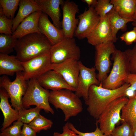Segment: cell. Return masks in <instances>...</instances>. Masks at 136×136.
Returning a JSON list of instances; mask_svg holds the SVG:
<instances>
[{
	"label": "cell",
	"instance_id": "6da1fadb",
	"mask_svg": "<svg viewBox=\"0 0 136 136\" xmlns=\"http://www.w3.org/2000/svg\"><path fill=\"white\" fill-rule=\"evenodd\" d=\"M130 85L125 83L119 88L111 90L103 88L102 82L98 85L91 86L89 88L85 103L87 111L92 117L97 120L107 105L115 99L125 96V92Z\"/></svg>",
	"mask_w": 136,
	"mask_h": 136
},
{
	"label": "cell",
	"instance_id": "7a4b0ae2",
	"mask_svg": "<svg viewBox=\"0 0 136 136\" xmlns=\"http://www.w3.org/2000/svg\"><path fill=\"white\" fill-rule=\"evenodd\" d=\"M52 44L43 34L34 33L17 39L14 48L16 56L22 62L50 52Z\"/></svg>",
	"mask_w": 136,
	"mask_h": 136
},
{
	"label": "cell",
	"instance_id": "3957f363",
	"mask_svg": "<svg viewBox=\"0 0 136 136\" xmlns=\"http://www.w3.org/2000/svg\"><path fill=\"white\" fill-rule=\"evenodd\" d=\"M111 59L113 61L112 68L109 75L102 82L105 88L114 90L120 87L130 73V62L125 52L116 49L112 54Z\"/></svg>",
	"mask_w": 136,
	"mask_h": 136
},
{
	"label": "cell",
	"instance_id": "277c9868",
	"mask_svg": "<svg viewBox=\"0 0 136 136\" xmlns=\"http://www.w3.org/2000/svg\"><path fill=\"white\" fill-rule=\"evenodd\" d=\"M79 98L73 91L64 89L50 91L49 101L56 109L62 110L64 121H66L82 111V104Z\"/></svg>",
	"mask_w": 136,
	"mask_h": 136
},
{
	"label": "cell",
	"instance_id": "5b68a950",
	"mask_svg": "<svg viewBox=\"0 0 136 136\" xmlns=\"http://www.w3.org/2000/svg\"><path fill=\"white\" fill-rule=\"evenodd\" d=\"M50 92L40 85L37 79H30L28 82L26 91L22 98L23 108L28 109L31 106L35 105L46 113L54 114V112L49 101Z\"/></svg>",
	"mask_w": 136,
	"mask_h": 136
},
{
	"label": "cell",
	"instance_id": "8992f818",
	"mask_svg": "<svg viewBox=\"0 0 136 136\" xmlns=\"http://www.w3.org/2000/svg\"><path fill=\"white\" fill-rule=\"evenodd\" d=\"M128 100V98L124 96L114 100L107 105L96 120L99 128L105 135H110L116 124L121 121L120 113Z\"/></svg>",
	"mask_w": 136,
	"mask_h": 136
},
{
	"label": "cell",
	"instance_id": "52a82bcc",
	"mask_svg": "<svg viewBox=\"0 0 136 136\" xmlns=\"http://www.w3.org/2000/svg\"><path fill=\"white\" fill-rule=\"evenodd\" d=\"M15 80L11 81L6 75L0 78V87L4 89L10 98L11 106L19 111L24 109L22 98L26 91L28 82L24 79L22 72L16 73Z\"/></svg>",
	"mask_w": 136,
	"mask_h": 136
},
{
	"label": "cell",
	"instance_id": "ba28073f",
	"mask_svg": "<svg viewBox=\"0 0 136 136\" xmlns=\"http://www.w3.org/2000/svg\"><path fill=\"white\" fill-rule=\"evenodd\" d=\"M50 53L52 63L58 64L69 59L79 60L81 51L74 38H64L57 43L52 45Z\"/></svg>",
	"mask_w": 136,
	"mask_h": 136
},
{
	"label": "cell",
	"instance_id": "9c48e42d",
	"mask_svg": "<svg viewBox=\"0 0 136 136\" xmlns=\"http://www.w3.org/2000/svg\"><path fill=\"white\" fill-rule=\"evenodd\" d=\"M114 43H105L95 46V67L98 71L97 78L100 82L106 79L110 72L111 64L110 56L116 49Z\"/></svg>",
	"mask_w": 136,
	"mask_h": 136
},
{
	"label": "cell",
	"instance_id": "30bf717a",
	"mask_svg": "<svg viewBox=\"0 0 136 136\" xmlns=\"http://www.w3.org/2000/svg\"><path fill=\"white\" fill-rule=\"evenodd\" d=\"M22 63L24 69L22 74L26 81L37 78L51 70L52 64L50 52L22 62Z\"/></svg>",
	"mask_w": 136,
	"mask_h": 136
},
{
	"label": "cell",
	"instance_id": "8fae6325",
	"mask_svg": "<svg viewBox=\"0 0 136 136\" xmlns=\"http://www.w3.org/2000/svg\"><path fill=\"white\" fill-rule=\"evenodd\" d=\"M62 11L61 28L64 38H72L79 22L76 15L79 11L78 5L74 2L63 1L61 5Z\"/></svg>",
	"mask_w": 136,
	"mask_h": 136
},
{
	"label": "cell",
	"instance_id": "7c38bea8",
	"mask_svg": "<svg viewBox=\"0 0 136 136\" xmlns=\"http://www.w3.org/2000/svg\"><path fill=\"white\" fill-rule=\"evenodd\" d=\"M78 17L79 22L74 36L79 39L87 38L99 23L100 17L94 8L91 6L80 14Z\"/></svg>",
	"mask_w": 136,
	"mask_h": 136
},
{
	"label": "cell",
	"instance_id": "4fadbf2b",
	"mask_svg": "<svg viewBox=\"0 0 136 136\" xmlns=\"http://www.w3.org/2000/svg\"><path fill=\"white\" fill-rule=\"evenodd\" d=\"M79 63V73L75 93L79 97H82L85 102L90 87L94 84L98 85L100 82L96 77L95 67H87L80 61Z\"/></svg>",
	"mask_w": 136,
	"mask_h": 136
},
{
	"label": "cell",
	"instance_id": "5bb4252c",
	"mask_svg": "<svg viewBox=\"0 0 136 136\" xmlns=\"http://www.w3.org/2000/svg\"><path fill=\"white\" fill-rule=\"evenodd\" d=\"M79 61L71 59L59 63H52L51 70L58 73L70 86L76 90L80 70Z\"/></svg>",
	"mask_w": 136,
	"mask_h": 136
},
{
	"label": "cell",
	"instance_id": "9a60e30c",
	"mask_svg": "<svg viewBox=\"0 0 136 136\" xmlns=\"http://www.w3.org/2000/svg\"><path fill=\"white\" fill-rule=\"evenodd\" d=\"M108 15L100 18L97 25L87 38L89 44L95 46L105 43H114Z\"/></svg>",
	"mask_w": 136,
	"mask_h": 136
},
{
	"label": "cell",
	"instance_id": "2e32d148",
	"mask_svg": "<svg viewBox=\"0 0 136 136\" xmlns=\"http://www.w3.org/2000/svg\"><path fill=\"white\" fill-rule=\"evenodd\" d=\"M40 85L46 89L57 91L68 89L75 91L76 89L71 87L58 73L53 70H49L37 79Z\"/></svg>",
	"mask_w": 136,
	"mask_h": 136
},
{
	"label": "cell",
	"instance_id": "e0dca14e",
	"mask_svg": "<svg viewBox=\"0 0 136 136\" xmlns=\"http://www.w3.org/2000/svg\"><path fill=\"white\" fill-rule=\"evenodd\" d=\"M38 26L41 33L47 38L52 45L59 42L64 38L62 29L56 27L49 20L48 16L43 12L40 16Z\"/></svg>",
	"mask_w": 136,
	"mask_h": 136
},
{
	"label": "cell",
	"instance_id": "ac0fdd59",
	"mask_svg": "<svg viewBox=\"0 0 136 136\" xmlns=\"http://www.w3.org/2000/svg\"><path fill=\"white\" fill-rule=\"evenodd\" d=\"M9 97L5 90L0 89V108L4 116V119L1 131L10 126L12 123L17 121L19 117V111L13 109L10 104Z\"/></svg>",
	"mask_w": 136,
	"mask_h": 136
},
{
	"label": "cell",
	"instance_id": "d6986e66",
	"mask_svg": "<svg viewBox=\"0 0 136 136\" xmlns=\"http://www.w3.org/2000/svg\"><path fill=\"white\" fill-rule=\"evenodd\" d=\"M42 12L41 11L35 12L26 18L19 25L12 35L17 39L29 34L41 33L38 22Z\"/></svg>",
	"mask_w": 136,
	"mask_h": 136
},
{
	"label": "cell",
	"instance_id": "ffe728a7",
	"mask_svg": "<svg viewBox=\"0 0 136 136\" xmlns=\"http://www.w3.org/2000/svg\"><path fill=\"white\" fill-rule=\"evenodd\" d=\"M42 12L50 17L53 24L58 28L61 29V21L60 6L63 0H35Z\"/></svg>",
	"mask_w": 136,
	"mask_h": 136
},
{
	"label": "cell",
	"instance_id": "44dd1931",
	"mask_svg": "<svg viewBox=\"0 0 136 136\" xmlns=\"http://www.w3.org/2000/svg\"><path fill=\"white\" fill-rule=\"evenodd\" d=\"M24 70L22 62L16 56L0 53V75L12 76L15 73Z\"/></svg>",
	"mask_w": 136,
	"mask_h": 136
},
{
	"label": "cell",
	"instance_id": "7402d4cb",
	"mask_svg": "<svg viewBox=\"0 0 136 136\" xmlns=\"http://www.w3.org/2000/svg\"><path fill=\"white\" fill-rule=\"evenodd\" d=\"M18 13L13 19L12 29L13 33L21 22L31 13L41 11V9L35 0H21L19 4Z\"/></svg>",
	"mask_w": 136,
	"mask_h": 136
},
{
	"label": "cell",
	"instance_id": "603a6c76",
	"mask_svg": "<svg viewBox=\"0 0 136 136\" xmlns=\"http://www.w3.org/2000/svg\"><path fill=\"white\" fill-rule=\"evenodd\" d=\"M114 10L121 17L134 20L136 0H111Z\"/></svg>",
	"mask_w": 136,
	"mask_h": 136
},
{
	"label": "cell",
	"instance_id": "cb8c5ba5",
	"mask_svg": "<svg viewBox=\"0 0 136 136\" xmlns=\"http://www.w3.org/2000/svg\"><path fill=\"white\" fill-rule=\"evenodd\" d=\"M108 17L111 28L112 36L114 42H116L117 39V34L119 30L126 31L127 29V24L134 20L123 18L121 17L113 9L108 14Z\"/></svg>",
	"mask_w": 136,
	"mask_h": 136
},
{
	"label": "cell",
	"instance_id": "d4e9b609",
	"mask_svg": "<svg viewBox=\"0 0 136 136\" xmlns=\"http://www.w3.org/2000/svg\"><path fill=\"white\" fill-rule=\"evenodd\" d=\"M128 98L127 102L121 110V122H127L131 125L136 121V92L133 96Z\"/></svg>",
	"mask_w": 136,
	"mask_h": 136
},
{
	"label": "cell",
	"instance_id": "484cf974",
	"mask_svg": "<svg viewBox=\"0 0 136 136\" xmlns=\"http://www.w3.org/2000/svg\"><path fill=\"white\" fill-rule=\"evenodd\" d=\"M17 39L12 35H0V52L8 54L14 50Z\"/></svg>",
	"mask_w": 136,
	"mask_h": 136
},
{
	"label": "cell",
	"instance_id": "4316f807",
	"mask_svg": "<svg viewBox=\"0 0 136 136\" xmlns=\"http://www.w3.org/2000/svg\"><path fill=\"white\" fill-rule=\"evenodd\" d=\"M53 124V122L51 120L40 114L28 125L37 133H39L41 130L50 129Z\"/></svg>",
	"mask_w": 136,
	"mask_h": 136
},
{
	"label": "cell",
	"instance_id": "83f0119b",
	"mask_svg": "<svg viewBox=\"0 0 136 136\" xmlns=\"http://www.w3.org/2000/svg\"><path fill=\"white\" fill-rule=\"evenodd\" d=\"M20 0H0V7L4 14L8 18L13 19Z\"/></svg>",
	"mask_w": 136,
	"mask_h": 136
},
{
	"label": "cell",
	"instance_id": "f1b7e54d",
	"mask_svg": "<svg viewBox=\"0 0 136 136\" xmlns=\"http://www.w3.org/2000/svg\"><path fill=\"white\" fill-rule=\"evenodd\" d=\"M41 110L37 107L28 109L24 108L19 111V117L17 120L20 121L24 124H28L40 114Z\"/></svg>",
	"mask_w": 136,
	"mask_h": 136
},
{
	"label": "cell",
	"instance_id": "f546056e",
	"mask_svg": "<svg viewBox=\"0 0 136 136\" xmlns=\"http://www.w3.org/2000/svg\"><path fill=\"white\" fill-rule=\"evenodd\" d=\"M114 6L110 0H98L94 7L95 11L100 17H104L113 9Z\"/></svg>",
	"mask_w": 136,
	"mask_h": 136
},
{
	"label": "cell",
	"instance_id": "4dcf8cb0",
	"mask_svg": "<svg viewBox=\"0 0 136 136\" xmlns=\"http://www.w3.org/2000/svg\"><path fill=\"white\" fill-rule=\"evenodd\" d=\"M13 19L8 18L4 14L2 8L0 9V33L12 35Z\"/></svg>",
	"mask_w": 136,
	"mask_h": 136
},
{
	"label": "cell",
	"instance_id": "1f68e13d",
	"mask_svg": "<svg viewBox=\"0 0 136 136\" xmlns=\"http://www.w3.org/2000/svg\"><path fill=\"white\" fill-rule=\"evenodd\" d=\"M24 124L17 120L13 123V125L1 131L0 136H21V127Z\"/></svg>",
	"mask_w": 136,
	"mask_h": 136
},
{
	"label": "cell",
	"instance_id": "d6a6232c",
	"mask_svg": "<svg viewBox=\"0 0 136 136\" xmlns=\"http://www.w3.org/2000/svg\"><path fill=\"white\" fill-rule=\"evenodd\" d=\"M111 135L112 136H133L132 127L127 122H123L121 125L115 128Z\"/></svg>",
	"mask_w": 136,
	"mask_h": 136
},
{
	"label": "cell",
	"instance_id": "836d02e7",
	"mask_svg": "<svg viewBox=\"0 0 136 136\" xmlns=\"http://www.w3.org/2000/svg\"><path fill=\"white\" fill-rule=\"evenodd\" d=\"M125 51L129 61L130 73L136 75V43L132 48L126 49Z\"/></svg>",
	"mask_w": 136,
	"mask_h": 136
},
{
	"label": "cell",
	"instance_id": "e575fe53",
	"mask_svg": "<svg viewBox=\"0 0 136 136\" xmlns=\"http://www.w3.org/2000/svg\"><path fill=\"white\" fill-rule=\"evenodd\" d=\"M98 122L96 121V128L95 130L93 132H83L79 131L71 123H69L68 125L69 128L74 131L79 136H107L104 134L98 127Z\"/></svg>",
	"mask_w": 136,
	"mask_h": 136
},
{
	"label": "cell",
	"instance_id": "d590c367",
	"mask_svg": "<svg viewBox=\"0 0 136 136\" xmlns=\"http://www.w3.org/2000/svg\"><path fill=\"white\" fill-rule=\"evenodd\" d=\"M121 41L127 45H130L136 42V27L130 31L125 32L120 37Z\"/></svg>",
	"mask_w": 136,
	"mask_h": 136
},
{
	"label": "cell",
	"instance_id": "8d00e7d4",
	"mask_svg": "<svg viewBox=\"0 0 136 136\" xmlns=\"http://www.w3.org/2000/svg\"><path fill=\"white\" fill-rule=\"evenodd\" d=\"M68 124V122L63 126V132L62 133L54 132L53 136H79L74 131L69 128Z\"/></svg>",
	"mask_w": 136,
	"mask_h": 136
},
{
	"label": "cell",
	"instance_id": "74e56055",
	"mask_svg": "<svg viewBox=\"0 0 136 136\" xmlns=\"http://www.w3.org/2000/svg\"><path fill=\"white\" fill-rule=\"evenodd\" d=\"M37 132L28 125L24 124L21 134V136H37Z\"/></svg>",
	"mask_w": 136,
	"mask_h": 136
},
{
	"label": "cell",
	"instance_id": "f35d334b",
	"mask_svg": "<svg viewBox=\"0 0 136 136\" xmlns=\"http://www.w3.org/2000/svg\"><path fill=\"white\" fill-rule=\"evenodd\" d=\"M125 83L129 84L131 89L136 91V75L129 74L125 79Z\"/></svg>",
	"mask_w": 136,
	"mask_h": 136
},
{
	"label": "cell",
	"instance_id": "ab89813d",
	"mask_svg": "<svg viewBox=\"0 0 136 136\" xmlns=\"http://www.w3.org/2000/svg\"><path fill=\"white\" fill-rule=\"evenodd\" d=\"M130 86L127 88L125 92V96L128 98L133 96L135 95L136 92V91L133 90Z\"/></svg>",
	"mask_w": 136,
	"mask_h": 136
},
{
	"label": "cell",
	"instance_id": "60d3db41",
	"mask_svg": "<svg viewBox=\"0 0 136 136\" xmlns=\"http://www.w3.org/2000/svg\"><path fill=\"white\" fill-rule=\"evenodd\" d=\"M82 2L86 3L89 8L92 6L94 8L96 5L97 1L96 0H83Z\"/></svg>",
	"mask_w": 136,
	"mask_h": 136
},
{
	"label": "cell",
	"instance_id": "b9f144b4",
	"mask_svg": "<svg viewBox=\"0 0 136 136\" xmlns=\"http://www.w3.org/2000/svg\"><path fill=\"white\" fill-rule=\"evenodd\" d=\"M131 126L132 128L133 136H136V121L133 122Z\"/></svg>",
	"mask_w": 136,
	"mask_h": 136
},
{
	"label": "cell",
	"instance_id": "7bdbcfd3",
	"mask_svg": "<svg viewBox=\"0 0 136 136\" xmlns=\"http://www.w3.org/2000/svg\"><path fill=\"white\" fill-rule=\"evenodd\" d=\"M133 19L134 20H136V7H135V10L134 14L133 17Z\"/></svg>",
	"mask_w": 136,
	"mask_h": 136
},
{
	"label": "cell",
	"instance_id": "ee69618b",
	"mask_svg": "<svg viewBox=\"0 0 136 136\" xmlns=\"http://www.w3.org/2000/svg\"><path fill=\"white\" fill-rule=\"evenodd\" d=\"M132 24L134 27H136V20H134L132 22Z\"/></svg>",
	"mask_w": 136,
	"mask_h": 136
},
{
	"label": "cell",
	"instance_id": "f6af8a7d",
	"mask_svg": "<svg viewBox=\"0 0 136 136\" xmlns=\"http://www.w3.org/2000/svg\"><path fill=\"white\" fill-rule=\"evenodd\" d=\"M110 136H112V135H110Z\"/></svg>",
	"mask_w": 136,
	"mask_h": 136
}]
</instances>
